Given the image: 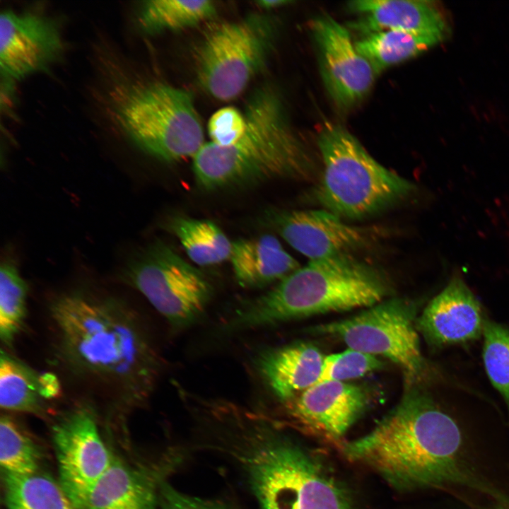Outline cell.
I'll return each mask as SVG.
<instances>
[{
    "label": "cell",
    "instance_id": "obj_1",
    "mask_svg": "<svg viewBox=\"0 0 509 509\" xmlns=\"http://www.w3.org/2000/svg\"><path fill=\"white\" fill-rule=\"evenodd\" d=\"M45 305L48 363L76 400L120 409L148 402L164 361L137 308L86 288L58 293Z\"/></svg>",
    "mask_w": 509,
    "mask_h": 509
},
{
    "label": "cell",
    "instance_id": "obj_2",
    "mask_svg": "<svg viewBox=\"0 0 509 509\" xmlns=\"http://www.w3.org/2000/svg\"><path fill=\"white\" fill-rule=\"evenodd\" d=\"M206 449L232 464L260 509H352L339 484L261 412L230 407Z\"/></svg>",
    "mask_w": 509,
    "mask_h": 509
},
{
    "label": "cell",
    "instance_id": "obj_3",
    "mask_svg": "<svg viewBox=\"0 0 509 509\" xmlns=\"http://www.w3.org/2000/svg\"><path fill=\"white\" fill-rule=\"evenodd\" d=\"M461 445L455 421L414 385L370 432L344 445V452L392 485L414 488L466 483Z\"/></svg>",
    "mask_w": 509,
    "mask_h": 509
},
{
    "label": "cell",
    "instance_id": "obj_4",
    "mask_svg": "<svg viewBox=\"0 0 509 509\" xmlns=\"http://www.w3.org/2000/svg\"><path fill=\"white\" fill-rule=\"evenodd\" d=\"M391 291L390 281L382 271L353 255L310 260L237 311L227 328H258L366 308L386 299Z\"/></svg>",
    "mask_w": 509,
    "mask_h": 509
},
{
    "label": "cell",
    "instance_id": "obj_5",
    "mask_svg": "<svg viewBox=\"0 0 509 509\" xmlns=\"http://www.w3.org/2000/svg\"><path fill=\"white\" fill-rule=\"evenodd\" d=\"M247 127L235 144L205 143L193 158L199 186L206 189L269 179L312 178L314 165L291 129L277 94L262 87L250 98Z\"/></svg>",
    "mask_w": 509,
    "mask_h": 509
},
{
    "label": "cell",
    "instance_id": "obj_6",
    "mask_svg": "<svg viewBox=\"0 0 509 509\" xmlns=\"http://www.w3.org/2000/svg\"><path fill=\"white\" fill-rule=\"evenodd\" d=\"M323 171L315 190L318 203L342 219H361L402 201L413 183L379 163L351 133L326 122L318 133Z\"/></svg>",
    "mask_w": 509,
    "mask_h": 509
},
{
    "label": "cell",
    "instance_id": "obj_7",
    "mask_svg": "<svg viewBox=\"0 0 509 509\" xmlns=\"http://www.w3.org/2000/svg\"><path fill=\"white\" fill-rule=\"evenodd\" d=\"M120 126L142 150L168 162L194 157L204 142L192 93L155 82L135 88L119 108Z\"/></svg>",
    "mask_w": 509,
    "mask_h": 509
},
{
    "label": "cell",
    "instance_id": "obj_8",
    "mask_svg": "<svg viewBox=\"0 0 509 509\" xmlns=\"http://www.w3.org/2000/svg\"><path fill=\"white\" fill-rule=\"evenodd\" d=\"M416 320L414 303L393 297L350 317L312 327L309 332L332 337L350 349L387 358L400 368L409 387L420 380L426 367Z\"/></svg>",
    "mask_w": 509,
    "mask_h": 509
},
{
    "label": "cell",
    "instance_id": "obj_9",
    "mask_svg": "<svg viewBox=\"0 0 509 509\" xmlns=\"http://www.w3.org/2000/svg\"><path fill=\"white\" fill-rule=\"evenodd\" d=\"M272 37L271 23L260 16L216 25L196 50L200 84L218 100L235 98L264 64Z\"/></svg>",
    "mask_w": 509,
    "mask_h": 509
},
{
    "label": "cell",
    "instance_id": "obj_10",
    "mask_svg": "<svg viewBox=\"0 0 509 509\" xmlns=\"http://www.w3.org/2000/svg\"><path fill=\"white\" fill-rule=\"evenodd\" d=\"M124 279L175 330L196 322L212 296L204 274L161 242L136 256L127 266Z\"/></svg>",
    "mask_w": 509,
    "mask_h": 509
},
{
    "label": "cell",
    "instance_id": "obj_11",
    "mask_svg": "<svg viewBox=\"0 0 509 509\" xmlns=\"http://www.w3.org/2000/svg\"><path fill=\"white\" fill-rule=\"evenodd\" d=\"M52 428L59 484L76 509L110 467L112 458L98 427L95 407L75 400Z\"/></svg>",
    "mask_w": 509,
    "mask_h": 509
},
{
    "label": "cell",
    "instance_id": "obj_12",
    "mask_svg": "<svg viewBox=\"0 0 509 509\" xmlns=\"http://www.w3.org/2000/svg\"><path fill=\"white\" fill-rule=\"evenodd\" d=\"M370 402L369 392L361 385L323 382L282 402L281 418L271 421L339 440L367 410Z\"/></svg>",
    "mask_w": 509,
    "mask_h": 509
},
{
    "label": "cell",
    "instance_id": "obj_13",
    "mask_svg": "<svg viewBox=\"0 0 509 509\" xmlns=\"http://www.w3.org/2000/svg\"><path fill=\"white\" fill-rule=\"evenodd\" d=\"M311 30L329 96L339 108L352 107L371 89L377 76L374 69L357 50L349 30L331 16L315 18Z\"/></svg>",
    "mask_w": 509,
    "mask_h": 509
},
{
    "label": "cell",
    "instance_id": "obj_14",
    "mask_svg": "<svg viewBox=\"0 0 509 509\" xmlns=\"http://www.w3.org/2000/svg\"><path fill=\"white\" fill-rule=\"evenodd\" d=\"M270 221L279 235L310 260L352 255L368 247L380 231L353 226L327 210H293L271 213Z\"/></svg>",
    "mask_w": 509,
    "mask_h": 509
},
{
    "label": "cell",
    "instance_id": "obj_15",
    "mask_svg": "<svg viewBox=\"0 0 509 509\" xmlns=\"http://www.w3.org/2000/svg\"><path fill=\"white\" fill-rule=\"evenodd\" d=\"M62 40L50 18L11 11L0 16L1 73L20 79L46 69L61 55Z\"/></svg>",
    "mask_w": 509,
    "mask_h": 509
},
{
    "label": "cell",
    "instance_id": "obj_16",
    "mask_svg": "<svg viewBox=\"0 0 509 509\" xmlns=\"http://www.w3.org/2000/svg\"><path fill=\"white\" fill-rule=\"evenodd\" d=\"M349 9L359 15L351 23L363 35L382 30H404L447 40L452 32L447 12L437 1L426 0H361Z\"/></svg>",
    "mask_w": 509,
    "mask_h": 509
},
{
    "label": "cell",
    "instance_id": "obj_17",
    "mask_svg": "<svg viewBox=\"0 0 509 509\" xmlns=\"http://www.w3.org/2000/svg\"><path fill=\"white\" fill-rule=\"evenodd\" d=\"M484 322L473 293L455 279L426 307L416 327L430 343L440 345L478 337Z\"/></svg>",
    "mask_w": 509,
    "mask_h": 509
},
{
    "label": "cell",
    "instance_id": "obj_18",
    "mask_svg": "<svg viewBox=\"0 0 509 509\" xmlns=\"http://www.w3.org/2000/svg\"><path fill=\"white\" fill-rule=\"evenodd\" d=\"M160 469L134 467L113 459L79 509H159Z\"/></svg>",
    "mask_w": 509,
    "mask_h": 509
},
{
    "label": "cell",
    "instance_id": "obj_19",
    "mask_svg": "<svg viewBox=\"0 0 509 509\" xmlns=\"http://www.w3.org/2000/svg\"><path fill=\"white\" fill-rule=\"evenodd\" d=\"M324 356L309 342H297L260 353L257 368L274 395L286 402L315 385Z\"/></svg>",
    "mask_w": 509,
    "mask_h": 509
},
{
    "label": "cell",
    "instance_id": "obj_20",
    "mask_svg": "<svg viewBox=\"0 0 509 509\" xmlns=\"http://www.w3.org/2000/svg\"><path fill=\"white\" fill-rule=\"evenodd\" d=\"M230 260L237 281L245 288L279 282L300 267L272 235L233 242Z\"/></svg>",
    "mask_w": 509,
    "mask_h": 509
},
{
    "label": "cell",
    "instance_id": "obj_21",
    "mask_svg": "<svg viewBox=\"0 0 509 509\" xmlns=\"http://www.w3.org/2000/svg\"><path fill=\"white\" fill-rule=\"evenodd\" d=\"M40 375L23 361L1 349V409L12 412H43L47 400L42 394Z\"/></svg>",
    "mask_w": 509,
    "mask_h": 509
},
{
    "label": "cell",
    "instance_id": "obj_22",
    "mask_svg": "<svg viewBox=\"0 0 509 509\" xmlns=\"http://www.w3.org/2000/svg\"><path fill=\"white\" fill-rule=\"evenodd\" d=\"M440 43L435 38L404 30H382L363 35L355 46L376 74Z\"/></svg>",
    "mask_w": 509,
    "mask_h": 509
},
{
    "label": "cell",
    "instance_id": "obj_23",
    "mask_svg": "<svg viewBox=\"0 0 509 509\" xmlns=\"http://www.w3.org/2000/svg\"><path fill=\"white\" fill-rule=\"evenodd\" d=\"M170 226L195 264L210 266L230 259L233 242L213 221L177 216Z\"/></svg>",
    "mask_w": 509,
    "mask_h": 509
},
{
    "label": "cell",
    "instance_id": "obj_24",
    "mask_svg": "<svg viewBox=\"0 0 509 509\" xmlns=\"http://www.w3.org/2000/svg\"><path fill=\"white\" fill-rule=\"evenodd\" d=\"M3 478L7 509H76L60 484L47 474H3Z\"/></svg>",
    "mask_w": 509,
    "mask_h": 509
},
{
    "label": "cell",
    "instance_id": "obj_25",
    "mask_svg": "<svg viewBox=\"0 0 509 509\" xmlns=\"http://www.w3.org/2000/svg\"><path fill=\"white\" fill-rule=\"evenodd\" d=\"M216 13L213 1L156 0L145 1L139 21L148 33L176 30L194 26Z\"/></svg>",
    "mask_w": 509,
    "mask_h": 509
},
{
    "label": "cell",
    "instance_id": "obj_26",
    "mask_svg": "<svg viewBox=\"0 0 509 509\" xmlns=\"http://www.w3.org/2000/svg\"><path fill=\"white\" fill-rule=\"evenodd\" d=\"M28 287L16 267L10 262L0 269V339L11 348L23 328L27 313Z\"/></svg>",
    "mask_w": 509,
    "mask_h": 509
},
{
    "label": "cell",
    "instance_id": "obj_27",
    "mask_svg": "<svg viewBox=\"0 0 509 509\" xmlns=\"http://www.w3.org/2000/svg\"><path fill=\"white\" fill-rule=\"evenodd\" d=\"M40 452L30 437L9 415L0 420V464L3 474L25 476L38 472Z\"/></svg>",
    "mask_w": 509,
    "mask_h": 509
},
{
    "label": "cell",
    "instance_id": "obj_28",
    "mask_svg": "<svg viewBox=\"0 0 509 509\" xmlns=\"http://www.w3.org/2000/svg\"><path fill=\"white\" fill-rule=\"evenodd\" d=\"M483 334V358L487 375L509 405V331L484 320Z\"/></svg>",
    "mask_w": 509,
    "mask_h": 509
},
{
    "label": "cell",
    "instance_id": "obj_29",
    "mask_svg": "<svg viewBox=\"0 0 509 509\" xmlns=\"http://www.w3.org/2000/svg\"><path fill=\"white\" fill-rule=\"evenodd\" d=\"M378 357L349 348L337 353L324 356L320 376L317 383L355 379L384 368ZM316 383V384H317Z\"/></svg>",
    "mask_w": 509,
    "mask_h": 509
},
{
    "label": "cell",
    "instance_id": "obj_30",
    "mask_svg": "<svg viewBox=\"0 0 509 509\" xmlns=\"http://www.w3.org/2000/svg\"><path fill=\"white\" fill-rule=\"evenodd\" d=\"M246 127L244 113L233 107H225L211 115L208 123V132L211 143L229 146L241 139Z\"/></svg>",
    "mask_w": 509,
    "mask_h": 509
},
{
    "label": "cell",
    "instance_id": "obj_31",
    "mask_svg": "<svg viewBox=\"0 0 509 509\" xmlns=\"http://www.w3.org/2000/svg\"><path fill=\"white\" fill-rule=\"evenodd\" d=\"M291 2L292 1L286 0H262L257 1L259 6L267 9L282 6Z\"/></svg>",
    "mask_w": 509,
    "mask_h": 509
},
{
    "label": "cell",
    "instance_id": "obj_32",
    "mask_svg": "<svg viewBox=\"0 0 509 509\" xmlns=\"http://www.w3.org/2000/svg\"><path fill=\"white\" fill-rule=\"evenodd\" d=\"M493 509H504V508H503L502 507L498 506V507H496V508H493Z\"/></svg>",
    "mask_w": 509,
    "mask_h": 509
}]
</instances>
